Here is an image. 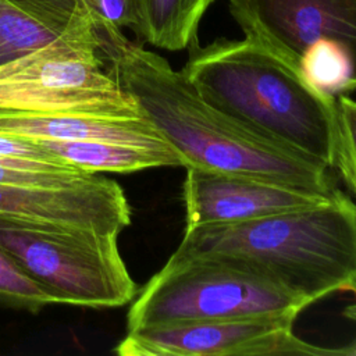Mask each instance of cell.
Segmentation results:
<instances>
[{
	"instance_id": "obj_1",
	"label": "cell",
	"mask_w": 356,
	"mask_h": 356,
	"mask_svg": "<svg viewBox=\"0 0 356 356\" xmlns=\"http://www.w3.org/2000/svg\"><path fill=\"white\" fill-rule=\"evenodd\" d=\"M104 71L132 95L178 152L184 168L250 175L332 195L330 168L277 143L221 111L181 71L122 29L93 15Z\"/></svg>"
},
{
	"instance_id": "obj_2",
	"label": "cell",
	"mask_w": 356,
	"mask_h": 356,
	"mask_svg": "<svg viewBox=\"0 0 356 356\" xmlns=\"http://www.w3.org/2000/svg\"><path fill=\"white\" fill-rule=\"evenodd\" d=\"M253 273L310 305L356 284V203L343 192L313 207L257 220L185 228L171 254Z\"/></svg>"
},
{
	"instance_id": "obj_3",
	"label": "cell",
	"mask_w": 356,
	"mask_h": 356,
	"mask_svg": "<svg viewBox=\"0 0 356 356\" xmlns=\"http://www.w3.org/2000/svg\"><path fill=\"white\" fill-rule=\"evenodd\" d=\"M181 72L209 103L260 135L335 165L337 99L250 39L191 43Z\"/></svg>"
},
{
	"instance_id": "obj_4",
	"label": "cell",
	"mask_w": 356,
	"mask_h": 356,
	"mask_svg": "<svg viewBox=\"0 0 356 356\" xmlns=\"http://www.w3.org/2000/svg\"><path fill=\"white\" fill-rule=\"evenodd\" d=\"M131 302L127 331L178 323L298 317L310 305L302 296L222 261L171 256Z\"/></svg>"
},
{
	"instance_id": "obj_5",
	"label": "cell",
	"mask_w": 356,
	"mask_h": 356,
	"mask_svg": "<svg viewBox=\"0 0 356 356\" xmlns=\"http://www.w3.org/2000/svg\"><path fill=\"white\" fill-rule=\"evenodd\" d=\"M0 246L57 303L120 307L139 291L118 235L49 229L0 218Z\"/></svg>"
},
{
	"instance_id": "obj_6",
	"label": "cell",
	"mask_w": 356,
	"mask_h": 356,
	"mask_svg": "<svg viewBox=\"0 0 356 356\" xmlns=\"http://www.w3.org/2000/svg\"><path fill=\"white\" fill-rule=\"evenodd\" d=\"M0 108L102 117L146 114L104 71L96 35L56 42L1 64Z\"/></svg>"
},
{
	"instance_id": "obj_7",
	"label": "cell",
	"mask_w": 356,
	"mask_h": 356,
	"mask_svg": "<svg viewBox=\"0 0 356 356\" xmlns=\"http://www.w3.org/2000/svg\"><path fill=\"white\" fill-rule=\"evenodd\" d=\"M246 39L305 74L330 63L356 72V0H228Z\"/></svg>"
},
{
	"instance_id": "obj_8",
	"label": "cell",
	"mask_w": 356,
	"mask_h": 356,
	"mask_svg": "<svg viewBox=\"0 0 356 356\" xmlns=\"http://www.w3.org/2000/svg\"><path fill=\"white\" fill-rule=\"evenodd\" d=\"M295 316L147 325L128 330L120 356H334L293 332Z\"/></svg>"
},
{
	"instance_id": "obj_9",
	"label": "cell",
	"mask_w": 356,
	"mask_h": 356,
	"mask_svg": "<svg viewBox=\"0 0 356 356\" xmlns=\"http://www.w3.org/2000/svg\"><path fill=\"white\" fill-rule=\"evenodd\" d=\"M0 218L35 227L120 235L131 222L121 185L95 174L64 186L0 185Z\"/></svg>"
},
{
	"instance_id": "obj_10",
	"label": "cell",
	"mask_w": 356,
	"mask_h": 356,
	"mask_svg": "<svg viewBox=\"0 0 356 356\" xmlns=\"http://www.w3.org/2000/svg\"><path fill=\"white\" fill-rule=\"evenodd\" d=\"M182 202L185 228L236 224L280 213L300 210L334 197L264 178L185 168Z\"/></svg>"
},
{
	"instance_id": "obj_11",
	"label": "cell",
	"mask_w": 356,
	"mask_h": 356,
	"mask_svg": "<svg viewBox=\"0 0 356 356\" xmlns=\"http://www.w3.org/2000/svg\"><path fill=\"white\" fill-rule=\"evenodd\" d=\"M92 36L89 0H0V65L56 42Z\"/></svg>"
},
{
	"instance_id": "obj_12",
	"label": "cell",
	"mask_w": 356,
	"mask_h": 356,
	"mask_svg": "<svg viewBox=\"0 0 356 356\" xmlns=\"http://www.w3.org/2000/svg\"><path fill=\"white\" fill-rule=\"evenodd\" d=\"M0 134L51 140H96L175 150L146 114L140 117H102L0 108Z\"/></svg>"
},
{
	"instance_id": "obj_13",
	"label": "cell",
	"mask_w": 356,
	"mask_h": 356,
	"mask_svg": "<svg viewBox=\"0 0 356 356\" xmlns=\"http://www.w3.org/2000/svg\"><path fill=\"white\" fill-rule=\"evenodd\" d=\"M32 139L61 161L88 172H135L157 167H184L175 150L96 140Z\"/></svg>"
},
{
	"instance_id": "obj_14",
	"label": "cell",
	"mask_w": 356,
	"mask_h": 356,
	"mask_svg": "<svg viewBox=\"0 0 356 356\" xmlns=\"http://www.w3.org/2000/svg\"><path fill=\"white\" fill-rule=\"evenodd\" d=\"M214 0H131V31L143 43L178 51L197 38L199 22Z\"/></svg>"
},
{
	"instance_id": "obj_15",
	"label": "cell",
	"mask_w": 356,
	"mask_h": 356,
	"mask_svg": "<svg viewBox=\"0 0 356 356\" xmlns=\"http://www.w3.org/2000/svg\"><path fill=\"white\" fill-rule=\"evenodd\" d=\"M95 174L65 163L0 156V185L64 186L86 181Z\"/></svg>"
},
{
	"instance_id": "obj_16",
	"label": "cell",
	"mask_w": 356,
	"mask_h": 356,
	"mask_svg": "<svg viewBox=\"0 0 356 356\" xmlns=\"http://www.w3.org/2000/svg\"><path fill=\"white\" fill-rule=\"evenodd\" d=\"M53 303H57L54 296L29 277L11 254L0 246V305L38 313Z\"/></svg>"
},
{
	"instance_id": "obj_17",
	"label": "cell",
	"mask_w": 356,
	"mask_h": 356,
	"mask_svg": "<svg viewBox=\"0 0 356 356\" xmlns=\"http://www.w3.org/2000/svg\"><path fill=\"white\" fill-rule=\"evenodd\" d=\"M356 197V100L348 95L337 97L335 165Z\"/></svg>"
},
{
	"instance_id": "obj_18",
	"label": "cell",
	"mask_w": 356,
	"mask_h": 356,
	"mask_svg": "<svg viewBox=\"0 0 356 356\" xmlns=\"http://www.w3.org/2000/svg\"><path fill=\"white\" fill-rule=\"evenodd\" d=\"M0 156L40 160V161H50V163H64L60 159H57L54 154L47 152L46 149L40 147L35 142V139L25 138V136L6 135V134H0Z\"/></svg>"
},
{
	"instance_id": "obj_19",
	"label": "cell",
	"mask_w": 356,
	"mask_h": 356,
	"mask_svg": "<svg viewBox=\"0 0 356 356\" xmlns=\"http://www.w3.org/2000/svg\"><path fill=\"white\" fill-rule=\"evenodd\" d=\"M89 6L93 15L121 29L134 25L131 0H89Z\"/></svg>"
},
{
	"instance_id": "obj_20",
	"label": "cell",
	"mask_w": 356,
	"mask_h": 356,
	"mask_svg": "<svg viewBox=\"0 0 356 356\" xmlns=\"http://www.w3.org/2000/svg\"><path fill=\"white\" fill-rule=\"evenodd\" d=\"M337 353L341 356H356V337L348 345L337 348Z\"/></svg>"
},
{
	"instance_id": "obj_21",
	"label": "cell",
	"mask_w": 356,
	"mask_h": 356,
	"mask_svg": "<svg viewBox=\"0 0 356 356\" xmlns=\"http://www.w3.org/2000/svg\"><path fill=\"white\" fill-rule=\"evenodd\" d=\"M350 292H353V293L356 295V284L353 285V288H352V291H350ZM342 314H343L345 317H348V318H350V320H355V321H356V303H353V305H350V306L345 307V309H343V312H342Z\"/></svg>"
}]
</instances>
